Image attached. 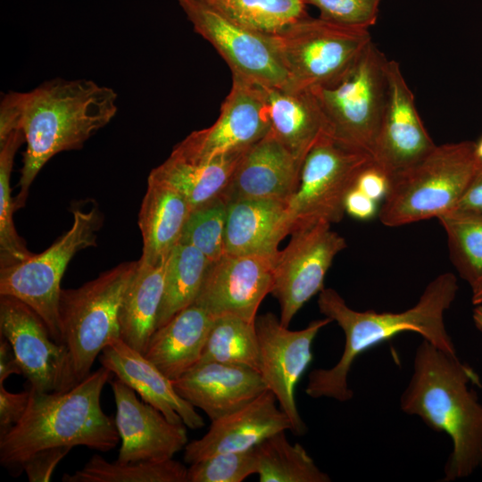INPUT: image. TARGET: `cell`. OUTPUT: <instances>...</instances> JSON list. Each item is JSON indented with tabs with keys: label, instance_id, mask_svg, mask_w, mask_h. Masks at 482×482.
<instances>
[{
	"label": "cell",
	"instance_id": "obj_32",
	"mask_svg": "<svg viewBox=\"0 0 482 482\" xmlns=\"http://www.w3.org/2000/svg\"><path fill=\"white\" fill-rule=\"evenodd\" d=\"M228 20L260 35L277 34L307 16L304 0H203Z\"/></svg>",
	"mask_w": 482,
	"mask_h": 482
},
{
	"label": "cell",
	"instance_id": "obj_26",
	"mask_svg": "<svg viewBox=\"0 0 482 482\" xmlns=\"http://www.w3.org/2000/svg\"><path fill=\"white\" fill-rule=\"evenodd\" d=\"M191 212L188 202L179 192L148 176L138 213V227L143 238L139 261L157 263L168 259L179 243Z\"/></svg>",
	"mask_w": 482,
	"mask_h": 482
},
{
	"label": "cell",
	"instance_id": "obj_21",
	"mask_svg": "<svg viewBox=\"0 0 482 482\" xmlns=\"http://www.w3.org/2000/svg\"><path fill=\"white\" fill-rule=\"evenodd\" d=\"M172 384L182 398L205 412L211 421L242 408L268 389L257 370L220 362L196 364Z\"/></svg>",
	"mask_w": 482,
	"mask_h": 482
},
{
	"label": "cell",
	"instance_id": "obj_47",
	"mask_svg": "<svg viewBox=\"0 0 482 482\" xmlns=\"http://www.w3.org/2000/svg\"><path fill=\"white\" fill-rule=\"evenodd\" d=\"M476 153L479 160L482 162V138L476 144Z\"/></svg>",
	"mask_w": 482,
	"mask_h": 482
},
{
	"label": "cell",
	"instance_id": "obj_7",
	"mask_svg": "<svg viewBox=\"0 0 482 482\" xmlns=\"http://www.w3.org/2000/svg\"><path fill=\"white\" fill-rule=\"evenodd\" d=\"M137 262H125L78 288L61 290L59 320L78 381L91 373L102 350L120 337V311Z\"/></svg>",
	"mask_w": 482,
	"mask_h": 482
},
{
	"label": "cell",
	"instance_id": "obj_1",
	"mask_svg": "<svg viewBox=\"0 0 482 482\" xmlns=\"http://www.w3.org/2000/svg\"><path fill=\"white\" fill-rule=\"evenodd\" d=\"M117 93L86 79L55 78L27 92L1 97L0 138L20 129L25 137L20 192L15 208L25 205L29 189L44 165L61 152L83 147L116 115Z\"/></svg>",
	"mask_w": 482,
	"mask_h": 482
},
{
	"label": "cell",
	"instance_id": "obj_16",
	"mask_svg": "<svg viewBox=\"0 0 482 482\" xmlns=\"http://www.w3.org/2000/svg\"><path fill=\"white\" fill-rule=\"evenodd\" d=\"M387 80L386 105L372 157L390 180L422 161L436 145L418 113L399 63L394 60L387 62Z\"/></svg>",
	"mask_w": 482,
	"mask_h": 482
},
{
	"label": "cell",
	"instance_id": "obj_19",
	"mask_svg": "<svg viewBox=\"0 0 482 482\" xmlns=\"http://www.w3.org/2000/svg\"><path fill=\"white\" fill-rule=\"evenodd\" d=\"M269 389L242 408L214 421L199 439L188 442L184 461L193 464L214 454L253 448L272 435L291 430L286 413Z\"/></svg>",
	"mask_w": 482,
	"mask_h": 482
},
{
	"label": "cell",
	"instance_id": "obj_9",
	"mask_svg": "<svg viewBox=\"0 0 482 482\" xmlns=\"http://www.w3.org/2000/svg\"><path fill=\"white\" fill-rule=\"evenodd\" d=\"M72 213L71 229L44 252L0 268V295L13 296L32 308L58 343H62L58 306L63 273L78 252L96 245L103 222L96 207Z\"/></svg>",
	"mask_w": 482,
	"mask_h": 482
},
{
	"label": "cell",
	"instance_id": "obj_39",
	"mask_svg": "<svg viewBox=\"0 0 482 482\" xmlns=\"http://www.w3.org/2000/svg\"><path fill=\"white\" fill-rule=\"evenodd\" d=\"M72 449L71 446H55L40 450L22 464L29 482H48L58 465Z\"/></svg>",
	"mask_w": 482,
	"mask_h": 482
},
{
	"label": "cell",
	"instance_id": "obj_17",
	"mask_svg": "<svg viewBox=\"0 0 482 482\" xmlns=\"http://www.w3.org/2000/svg\"><path fill=\"white\" fill-rule=\"evenodd\" d=\"M277 256L224 253L210 263L194 303L213 318L232 315L253 322L271 291Z\"/></svg>",
	"mask_w": 482,
	"mask_h": 482
},
{
	"label": "cell",
	"instance_id": "obj_3",
	"mask_svg": "<svg viewBox=\"0 0 482 482\" xmlns=\"http://www.w3.org/2000/svg\"><path fill=\"white\" fill-rule=\"evenodd\" d=\"M477 378L457 356L428 341L423 339L417 347L412 375L401 395L400 407L451 438L453 451L443 481L467 478L482 466V403L469 386L478 382Z\"/></svg>",
	"mask_w": 482,
	"mask_h": 482
},
{
	"label": "cell",
	"instance_id": "obj_36",
	"mask_svg": "<svg viewBox=\"0 0 482 482\" xmlns=\"http://www.w3.org/2000/svg\"><path fill=\"white\" fill-rule=\"evenodd\" d=\"M227 212L228 203L223 196L192 211L179 243L196 247L210 263L216 262L225 253Z\"/></svg>",
	"mask_w": 482,
	"mask_h": 482
},
{
	"label": "cell",
	"instance_id": "obj_35",
	"mask_svg": "<svg viewBox=\"0 0 482 482\" xmlns=\"http://www.w3.org/2000/svg\"><path fill=\"white\" fill-rule=\"evenodd\" d=\"M24 142V134L20 129L0 139V268L21 262L34 254L27 248L13 223L16 208L12 197L11 174L16 152Z\"/></svg>",
	"mask_w": 482,
	"mask_h": 482
},
{
	"label": "cell",
	"instance_id": "obj_43",
	"mask_svg": "<svg viewBox=\"0 0 482 482\" xmlns=\"http://www.w3.org/2000/svg\"><path fill=\"white\" fill-rule=\"evenodd\" d=\"M345 206V212L362 220L371 219L377 212L376 201L369 197L356 187L348 193Z\"/></svg>",
	"mask_w": 482,
	"mask_h": 482
},
{
	"label": "cell",
	"instance_id": "obj_29",
	"mask_svg": "<svg viewBox=\"0 0 482 482\" xmlns=\"http://www.w3.org/2000/svg\"><path fill=\"white\" fill-rule=\"evenodd\" d=\"M209 266L206 256L193 245L179 243L171 250L166 264L156 328L195 303Z\"/></svg>",
	"mask_w": 482,
	"mask_h": 482
},
{
	"label": "cell",
	"instance_id": "obj_34",
	"mask_svg": "<svg viewBox=\"0 0 482 482\" xmlns=\"http://www.w3.org/2000/svg\"><path fill=\"white\" fill-rule=\"evenodd\" d=\"M451 261L472 293L482 288V215L450 212L437 219Z\"/></svg>",
	"mask_w": 482,
	"mask_h": 482
},
{
	"label": "cell",
	"instance_id": "obj_2",
	"mask_svg": "<svg viewBox=\"0 0 482 482\" xmlns=\"http://www.w3.org/2000/svg\"><path fill=\"white\" fill-rule=\"evenodd\" d=\"M459 290L452 272L438 275L425 287L417 303L401 312H359L350 308L333 288L319 294L320 312L336 321L345 333L343 353L330 369H315L308 376L305 388L312 398L328 397L339 402L352 399L348 375L356 358L370 348L404 332H415L443 352L457 356L445 324V313Z\"/></svg>",
	"mask_w": 482,
	"mask_h": 482
},
{
	"label": "cell",
	"instance_id": "obj_38",
	"mask_svg": "<svg viewBox=\"0 0 482 482\" xmlns=\"http://www.w3.org/2000/svg\"><path fill=\"white\" fill-rule=\"evenodd\" d=\"M320 17L339 24L369 29L378 20L380 0H304Z\"/></svg>",
	"mask_w": 482,
	"mask_h": 482
},
{
	"label": "cell",
	"instance_id": "obj_25",
	"mask_svg": "<svg viewBox=\"0 0 482 482\" xmlns=\"http://www.w3.org/2000/svg\"><path fill=\"white\" fill-rule=\"evenodd\" d=\"M214 318L193 303L155 329L145 352L168 378L175 380L199 362Z\"/></svg>",
	"mask_w": 482,
	"mask_h": 482
},
{
	"label": "cell",
	"instance_id": "obj_5",
	"mask_svg": "<svg viewBox=\"0 0 482 482\" xmlns=\"http://www.w3.org/2000/svg\"><path fill=\"white\" fill-rule=\"evenodd\" d=\"M481 162L474 142L436 145L419 163L389 180L379 220L399 227L451 212Z\"/></svg>",
	"mask_w": 482,
	"mask_h": 482
},
{
	"label": "cell",
	"instance_id": "obj_37",
	"mask_svg": "<svg viewBox=\"0 0 482 482\" xmlns=\"http://www.w3.org/2000/svg\"><path fill=\"white\" fill-rule=\"evenodd\" d=\"M254 447L214 454L190 464L187 482H242L250 475L256 474Z\"/></svg>",
	"mask_w": 482,
	"mask_h": 482
},
{
	"label": "cell",
	"instance_id": "obj_40",
	"mask_svg": "<svg viewBox=\"0 0 482 482\" xmlns=\"http://www.w3.org/2000/svg\"><path fill=\"white\" fill-rule=\"evenodd\" d=\"M29 395V387L20 393H12L4 384H0V436L21 420L28 407Z\"/></svg>",
	"mask_w": 482,
	"mask_h": 482
},
{
	"label": "cell",
	"instance_id": "obj_42",
	"mask_svg": "<svg viewBox=\"0 0 482 482\" xmlns=\"http://www.w3.org/2000/svg\"><path fill=\"white\" fill-rule=\"evenodd\" d=\"M451 212L482 215V162Z\"/></svg>",
	"mask_w": 482,
	"mask_h": 482
},
{
	"label": "cell",
	"instance_id": "obj_18",
	"mask_svg": "<svg viewBox=\"0 0 482 482\" xmlns=\"http://www.w3.org/2000/svg\"><path fill=\"white\" fill-rule=\"evenodd\" d=\"M110 384L121 440L117 461H166L185 448L188 439L184 423L170 422L158 409L138 400L136 392L117 377Z\"/></svg>",
	"mask_w": 482,
	"mask_h": 482
},
{
	"label": "cell",
	"instance_id": "obj_33",
	"mask_svg": "<svg viewBox=\"0 0 482 482\" xmlns=\"http://www.w3.org/2000/svg\"><path fill=\"white\" fill-rule=\"evenodd\" d=\"M254 321L232 315L214 318L197 364L220 362L259 372V341Z\"/></svg>",
	"mask_w": 482,
	"mask_h": 482
},
{
	"label": "cell",
	"instance_id": "obj_27",
	"mask_svg": "<svg viewBox=\"0 0 482 482\" xmlns=\"http://www.w3.org/2000/svg\"><path fill=\"white\" fill-rule=\"evenodd\" d=\"M245 151L207 162L189 161L170 154L162 163L152 170L149 177L179 192L194 211L223 196Z\"/></svg>",
	"mask_w": 482,
	"mask_h": 482
},
{
	"label": "cell",
	"instance_id": "obj_23",
	"mask_svg": "<svg viewBox=\"0 0 482 482\" xmlns=\"http://www.w3.org/2000/svg\"><path fill=\"white\" fill-rule=\"evenodd\" d=\"M288 202L245 200L228 204L225 253L275 257L291 233Z\"/></svg>",
	"mask_w": 482,
	"mask_h": 482
},
{
	"label": "cell",
	"instance_id": "obj_45",
	"mask_svg": "<svg viewBox=\"0 0 482 482\" xmlns=\"http://www.w3.org/2000/svg\"><path fill=\"white\" fill-rule=\"evenodd\" d=\"M473 310V322L478 331L482 333V304L475 305Z\"/></svg>",
	"mask_w": 482,
	"mask_h": 482
},
{
	"label": "cell",
	"instance_id": "obj_20",
	"mask_svg": "<svg viewBox=\"0 0 482 482\" xmlns=\"http://www.w3.org/2000/svg\"><path fill=\"white\" fill-rule=\"evenodd\" d=\"M303 162L268 134L241 157L223 195L227 203L245 200L288 202L296 192Z\"/></svg>",
	"mask_w": 482,
	"mask_h": 482
},
{
	"label": "cell",
	"instance_id": "obj_14",
	"mask_svg": "<svg viewBox=\"0 0 482 482\" xmlns=\"http://www.w3.org/2000/svg\"><path fill=\"white\" fill-rule=\"evenodd\" d=\"M269 131L262 87L232 74L231 88L215 122L191 132L170 154L189 161L207 162L245 151Z\"/></svg>",
	"mask_w": 482,
	"mask_h": 482
},
{
	"label": "cell",
	"instance_id": "obj_10",
	"mask_svg": "<svg viewBox=\"0 0 482 482\" xmlns=\"http://www.w3.org/2000/svg\"><path fill=\"white\" fill-rule=\"evenodd\" d=\"M373 162L370 154L324 135L305 157L298 188L288 201L292 229L320 221L339 222L348 193Z\"/></svg>",
	"mask_w": 482,
	"mask_h": 482
},
{
	"label": "cell",
	"instance_id": "obj_13",
	"mask_svg": "<svg viewBox=\"0 0 482 482\" xmlns=\"http://www.w3.org/2000/svg\"><path fill=\"white\" fill-rule=\"evenodd\" d=\"M0 331L32 389L65 392L79 383L66 345L54 341L40 316L20 299L1 295Z\"/></svg>",
	"mask_w": 482,
	"mask_h": 482
},
{
	"label": "cell",
	"instance_id": "obj_28",
	"mask_svg": "<svg viewBox=\"0 0 482 482\" xmlns=\"http://www.w3.org/2000/svg\"><path fill=\"white\" fill-rule=\"evenodd\" d=\"M167 260L157 263H145L138 260L137 270L120 306V338L143 354L156 329Z\"/></svg>",
	"mask_w": 482,
	"mask_h": 482
},
{
	"label": "cell",
	"instance_id": "obj_11",
	"mask_svg": "<svg viewBox=\"0 0 482 482\" xmlns=\"http://www.w3.org/2000/svg\"><path fill=\"white\" fill-rule=\"evenodd\" d=\"M330 225L320 221L293 229L290 242L276 258L270 294L279 303L284 327L288 328L299 310L325 288L334 258L346 247L345 239Z\"/></svg>",
	"mask_w": 482,
	"mask_h": 482
},
{
	"label": "cell",
	"instance_id": "obj_41",
	"mask_svg": "<svg viewBox=\"0 0 482 482\" xmlns=\"http://www.w3.org/2000/svg\"><path fill=\"white\" fill-rule=\"evenodd\" d=\"M388 185V178L373 162L360 174L355 187L377 202L385 197Z\"/></svg>",
	"mask_w": 482,
	"mask_h": 482
},
{
	"label": "cell",
	"instance_id": "obj_31",
	"mask_svg": "<svg viewBox=\"0 0 482 482\" xmlns=\"http://www.w3.org/2000/svg\"><path fill=\"white\" fill-rule=\"evenodd\" d=\"M63 482H187V468L166 461H108L94 454L82 469L65 473Z\"/></svg>",
	"mask_w": 482,
	"mask_h": 482
},
{
	"label": "cell",
	"instance_id": "obj_4",
	"mask_svg": "<svg viewBox=\"0 0 482 482\" xmlns=\"http://www.w3.org/2000/svg\"><path fill=\"white\" fill-rule=\"evenodd\" d=\"M112 372L101 366L65 392H38L31 387L21 420L0 436V463L13 476L35 453L55 446H86L107 453L120 437L115 419L101 407L102 391Z\"/></svg>",
	"mask_w": 482,
	"mask_h": 482
},
{
	"label": "cell",
	"instance_id": "obj_6",
	"mask_svg": "<svg viewBox=\"0 0 482 482\" xmlns=\"http://www.w3.org/2000/svg\"><path fill=\"white\" fill-rule=\"evenodd\" d=\"M288 77L287 89L331 86L353 66L371 42L369 29L308 15L266 36Z\"/></svg>",
	"mask_w": 482,
	"mask_h": 482
},
{
	"label": "cell",
	"instance_id": "obj_46",
	"mask_svg": "<svg viewBox=\"0 0 482 482\" xmlns=\"http://www.w3.org/2000/svg\"><path fill=\"white\" fill-rule=\"evenodd\" d=\"M471 302L474 305L482 304V288L472 293Z\"/></svg>",
	"mask_w": 482,
	"mask_h": 482
},
{
	"label": "cell",
	"instance_id": "obj_22",
	"mask_svg": "<svg viewBox=\"0 0 482 482\" xmlns=\"http://www.w3.org/2000/svg\"><path fill=\"white\" fill-rule=\"evenodd\" d=\"M99 361L115 377L137 392L141 399L160 411L172 423H184L199 429L204 421L195 407L175 390L168 378L145 354L127 345L120 337L112 340L101 352Z\"/></svg>",
	"mask_w": 482,
	"mask_h": 482
},
{
	"label": "cell",
	"instance_id": "obj_30",
	"mask_svg": "<svg viewBox=\"0 0 482 482\" xmlns=\"http://www.w3.org/2000/svg\"><path fill=\"white\" fill-rule=\"evenodd\" d=\"M256 474L260 482H329L299 444L292 445L281 431L266 438L254 447Z\"/></svg>",
	"mask_w": 482,
	"mask_h": 482
},
{
	"label": "cell",
	"instance_id": "obj_15",
	"mask_svg": "<svg viewBox=\"0 0 482 482\" xmlns=\"http://www.w3.org/2000/svg\"><path fill=\"white\" fill-rule=\"evenodd\" d=\"M178 3L195 31L216 49L232 74L261 87H287V73L264 35L237 26L203 0Z\"/></svg>",
	"mask_w": 482,
	"mask_h": 482
},
{
	"label": "cell",
	"instance_id": "obj_12",
	"mask_svg": "<svg viewBox=\"0 0 482 482\" xmlns=\"http://www.w3.org/2000/svg\"><path fill=\"white\" fill-rule=\"evenodd\" d=\"M325 317L300 330L284 327L272 312L256 316L259 341V373L288 417L291 431L298 436L307 432L295 397V386L312 361V343L319 331L331 322Z\"/></svg>",
	"mask_w": 482,
	"mask_h": 482
},
{
	"label": "cell",
	"instance_id": "obj_44",
	"mask_svg": "<svg viewBox=\"0 0 482 482\" xmlns=\"http://www.w3.org/2000/svg\"><path fill=\"white\" fill-rule=\"evenodd\" d=\"M12 374H22L21 365L11 343L3 336L0 340V384Z\"/></svg>",
	"mask_w": 482,
	"mask_h": 482
},
{
	"label": "cell",
	"instance_id": "obj_8",
	"mask_svg": "<svg viewBox=\"0 0 482 482\" xmlns=\"http://www.w3.org/2000/svg\"><path fill=\"white\" fill-rule=\"evenodd\" d=\"M387 62L371 41L340 80L311 89L331 136L371 156L386 105Z\"/></svg>",
	"mask_w": 482,
	"mask_h": 482
},
{
	"label": "cell",
	"instance_id": "obj_24",
	"mask_svg": "<svg viewBox=\"0 0 482 482\" xmlns=\"http://www.w3.org/2000/svg\"><path fill=\"white\" fill-rule=\"evenodd\" d=\"M262 88L270 133L303 163L313 145L324 135L331 136L317 99L311 90Z\"/></svg>",
	"mask_w": 482,
	"mask_h": 482
}]
</instances>
